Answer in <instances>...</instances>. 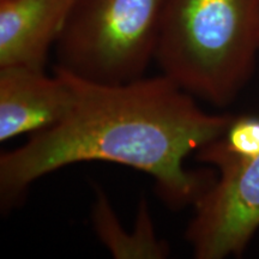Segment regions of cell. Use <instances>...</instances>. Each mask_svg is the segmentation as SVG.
I'll use <instances>...</instances> for the list:
<instances>
[{"mask_svg": "<svg viewBox=\"0 0 259 259\" xmlns=\"http://www.w3.org/2000/svg\"><path fill=\"white\" fill-rule=\"evenodd\" d=\"M94 232L102 245L116 259H163L169 255V245L158 238L148 200H139L135 227L125 231L101 187L95 189L92 206Z\"/></svg>", "mask_w": 259, "mask_h": 259, "instance_id": "cell-7", "label": "cell"}, {"mask_svg": "<svg viewBox=\"0 0 259 259\" xmlns=\"http://www.w3.org/2000/svg\"><path fill=\"white\" fill-rule=\"evenodd\" d=\"M259 53V0H166L155 60L196 99L226 107Z\"/></svg>", "mask_w": 259, "mask_h": 259, "instance_id": "cell-2", "label": "cell"}, {"mask_svg": "<svg viewBox=\"0 0 259 259\" xmlns=\"http://www.w3.org/2000/svg\"><path fill=\"white\" fill-rule=\"evenodd\" d=\"M73 97L69 77L58 67L53 77L45 69L0 67V142L59 122L70 112Z\"/></svg>", "mask_w": 259, "mask_h": 259, "instance_id": "cell-5", "label": "cell"}, {"mask_svg": "<svg viewBox=\"0 0 259 259\" xmlns=\"http://www.w3.org/2000/svg\"><path fill=\"white\" fill-rule=\"evenodd\" d=\"M73 0H0V67L45 69Z\"/></svg>", "mask_w": 259, "mask_h": 259, "instance_id": "cell-6", "label": "cell"}, {"mask_svg": "<svg viewBox=\"0 0 259 259\" xmlns=\"http://www.w3.org/2000/svg\"><path fill=\"white\" fill-rule=\"evenodd\" d=\"M64 72L74 94L70 112L0 156L3 208L14 205L40 178L85 161L143 171L170 208L198 202L215 178L189 170L185 158L219 138L234 116L205 112L163 73L109 84Z\"/></svg>", "mask_w": 259, "mask_h": 259, "instance_id": "cell-1", "label": "cell"}, {"mask_svg": "<svg viewBox=\"0 0 259 259\" xmlns=\"http://www.w3.org/2000/svg\"><path fill=\"white\" fill-rule=\"evenodd\" d=\"M186 232L197 259L241 254L259 229V151L219 169Z\"/></svg>", "mask_w": 259, "mask_h": 259, "instance_id": "cell-4", "label": "cell"}, {"mask_svg": "<svg viewBox=\"0 0 259 259\" xmlns=\"http://www.w3.org/2000/svg\"><path fill=\"white\" fill-rule=\"evenodd\" d=\"M166 0H73L56 42L59 69L97 83L144 77Z\"/></svg>", "mask_w": 259, "mask_h": 259, "instance_id": "cell-3", "label": "cell"}]
</instances>
